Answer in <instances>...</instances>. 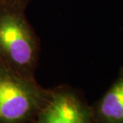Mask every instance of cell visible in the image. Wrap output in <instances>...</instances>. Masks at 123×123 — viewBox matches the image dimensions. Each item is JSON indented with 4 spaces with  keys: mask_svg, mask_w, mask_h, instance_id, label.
Instances as JSON below:
<instances>
[{
    "mask_svg": "<svg viewBox=\"0 0 123 123\" xmlns=\"http://www.w3.org/2000/svg\"><path fill=\"white\" fill-rule=\"evenodd\" d=\"M32 1L33 0H0V6L16 7L25 10Z\"/></svg>",
    "mask_w": 123,
    "mask_h": 123,
    "instance_id": "obj_5",
    "label": "cell"
},
{
    "mask_svg": "<svg viewBox=\"0 0 123 123\" xmlns=\"http://www.w3.org/2000/svg\"><path fill=\"white\" fill-rule=\"evenodd\" d=\"M47 96L32 79L18 75L0 64V122L25 118L43 106Z\"/></svg>",
    "mask_w": 123,
    "mask_h": 123,
    "instance_id": "obj_2",
    "label": "cell"
},
{
    "mask_svg": "<svg viewBox=\"0 0 123 123\" xmlns=\"http://www.w3.org/2000/svg\"><path fill=\"white\" fill-rule=\"evenodd\" d=\"M96 111L102 123H123V68L99 100Z\"/></svg>",
    "mask_w": 123,
    "mask_h": 123,
    "instance_id": "obj_4",
    "label": "cell"
},
{
    "mask_svg": "<svg viewBox=\"0 0 123 123\" xmlns=\"http://www.w3.org/2000/svg\"><path fill=\"white\" fill-rule=\"evenodd\" d=\"M40 123H91V112L76 93L61 88L48 95Z\"/></svg>",
    "mask_w": 123,
    "mask_h": 123,
    "instance_id": "obj_3",
    "label": "cell"
},
{
    "mask_svg": "<svg viewBox=\"0 0 123 123\" xmlns=\"http://www.w3.org/2000/svg\"><path fill=\"white\" fill-rule=\"evenodd\" d=\"M40 50V40L27 20L25 10L0 6V64L32 79Z\"/></svg>",
    "mask_w": 123,
    "mask_h": 123,
    "instance_id": "obj_1",
    "label": "cell"
}]
</instances>
